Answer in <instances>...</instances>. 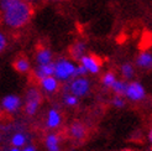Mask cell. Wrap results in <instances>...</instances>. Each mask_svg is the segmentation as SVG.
Listing matches in <instances>:
<instances>
[{"label":"cell","instance_id":"6da1fadb","mask_svg":"<svg viewBox=\"0 0 152 151\" xmlns=\"http://www.w3.org/2000/svg\"><path fill=\"white\" fill-rule=\"evenodd\" d=\"M0 7L5 25L11 29L25 26L32 16V6L26 0H1Z\"/></svg>","mask_w":152,"mask_h":151},{"label":"cell","instance_id":"7a4b0ae2","mask_svg":"<svg viewBox=\"0 0 152 151\" xmlns=\"http://www.w3.org/2000/svg\"><path fill=\"white\" fill-rule=\"evenodd\" d=\"M55 65V77L58 81H68L71 78H74V71H75V66L68 61L66 58H61L57 62L53 63Z\"/></svg>","mask_w":152,"mask_h":151},{"label":"cell","instance_id":"3957f363","mask_svg":"<svg viewBox=\"0 0 152 151\" xmlns=\"http://www.w3.org/2000/svg\"><path fill=\"white\" fill-rule=\"evenodd\" d=\"M42 100L41 93L36 88H31L27 90L26 94V103H25V113L27 115H35L37 109Z\"/></svg>","mask_w":152,"mask_h":151},{"label":"cell","instance_id":"277c9868","mask_svg":"<svg viewBox=\"0 0 152 151\" xmlns=\"http://www.w3.org/2000/svg\"><path fill=\"white\" fill-rule=\"evenodd\" d=\"M126 98L131 102H140L142 99H145L146 97V90L143 88V86L139 82H130L129 84H126L125 93Z\"/></svg>","mask_w":152,"mask_h":151},{"label":"cell","instance_id":"5b68a950","mask_svg":"<svg viewBox=\"0 0 152 151\" xmlns=\"http://www.w3.org/2000/svg\"><path fill=\"white\" fill-rule=\"evenodd\" d=\"M69 89H71V93L74 94L75 97H83L89 92L90 83L83 76L82 77H74V79L69 84Z\"/></svg>","mask_w":152,"mask_h":151},{"label":"cell","instance_id":"8992f818","mask_svg":"<svg viewBox=\"0 0 152 151\" xmlns=\"http://www.w3.org/2000/svg\"><path fill=\"white\" fill-rule=\"evenodd\" d=\"M67 134L69 135V138L77 140V141H82L87 138V134H88V130H87V126L80 123V122H74L69 125L67 130Z\"/></svg>","mask_w":152,"mask_h":151},{"label":"cell","instance_id":"52a82bcc","mask_svg":"<svg viewBox=\"0 0 152 151\" xmlns=\"http://www.w3.org/2000/svg\"><path fill=\"white\" fill-rule=\"evenodd\" d=\"M79 62L87 70V72L96 74V73H99V71H100L102 63H100L99 59H98L95 56H93V55H88V56L84 55L79 59Z\"/></svg>","mask_w":152,"mask_h":151},{"label":"cell","instance_id":"ba28073f","mask_svg":"<svg viewBox=\"0 0 152 151\" xmlns=\"http://www.w3.org/2000/svg\"><path fill=\"white\" fill-rule=\"evenodd\" d=\"M21 105V99L18 95H6L3 102H1V107L6 113H14L16 111Z\"/></svg>","mask_w":152,"mask_h":151},{"label":"cell","instance_id":"9c48e42d","mask_svg":"<svg viewBox=\"0 0 152 151\" xmlns=\"http://www.w3.org/2000/svg\"><path fill=\"white\" fill-rule=\"evenodd\" d=\"M40 84H41L42 89L47 93H56L59 88L58 79L56 77H53V76H47V77L41 78Z\"/></svg>","mask_w":152,"mask_h":151},{"label":"cell","instance_id":"30bf717a","mask_svg":"<svg viewBox=\"0 0 152 151\" xmlns=\"http://www.w3.org/2000/svg\"><path fill=\"white\" fill-rule=\"evenodd\" d=\"M62 123V117H61L59 111L56 109H51L48 110L47 119H46V125L48 129H56Z\"/></svg>","mask_w":152,"mask_h":151},{"label":"cell","instance_id":"8fae6325","mask_svg":"<svg viewBox=\"0 0 152 151\" xmlns=\"http://www.w3.org/2000/svg\"><path fill=\"white\" fill-rule=\"evenodd\" d=\"M53 72H55V65L50 62L46 65H39L34 73L37 79H41L43 77H47V76H53Z\"/></svg>","mask_w":152,"mask_h":151},{"label":"cell","instance_id":"7c38bea8","mask_svg":"<svg viewBox=\"0 0 152 151\" xmlns=\"http://www.w3.org/2000/svg\"><path fill=\"white\" fill-rule=\"evenodd\" d=\"M69 54L73 59L79 61V59L86 55V43L84 42H75L69 48Z\"/></svg>","mask_w":152,"mask_h":151},{"label":"cell","instance_id":"4fadbf2b","mask_svg":"<svg viewBox=\"0 0 152 151\" xmlns=\"http://www.w3.org/2000/svg\"><path fill=\"white\" fill-rule=\"evenodd\" d=\"M136 65H137L140 68L151 70L152 68V55L147 54V52H142V54L139 55L137 59H136Z\"/></svg>","mask_w":152,"mask_h":151},{"label":"cell","instance_id":"5bb4252c","mask_svg":"<svg viewBox=\"0 0 152 151\" xmlns=\"http://www.w3.org/2000/svg\"><path fill=\"white\" fill-rule=\"evenodd\" d=\"M45 145L48 151H61L59 149V138L56 134H48L45 139Z\"/></svg>","mask_w":152,"mask_h":151},{"label":"cell","instance_id":"9a60e30c","mask_svg":"<svg viewBox=\"0 0 152 151\" xmlns=\"http://www.w3.org/2000/svg\"><path fill=\"white\" fill-rule=\"evenodd\" d=\"M36 61L39 65H46L52 62V52L48 48H41L39 50L36 55Z\"/></svg>","mask_w":152,"mask_h":151},{"label":"cell","instance_id":"2e32d148","mask_svg":"<svg viewBox=\"0 0 152 151\" xmlns=\"http://www.w3.org/2000/svg\"><path fill=\"white\" fill-rule=\"evenodd\" d=\"M14 68L20 73H26L30 70V62L25 57H18L14 61Z\"/></svg>","mask_w":152,"mask_h":151},{"label":"cell","instance_id":"e0dca14e","mask_svg":"<svg viewBox=\"0 0 152 151\" xmlns=\"http://www.w3.org/2000/svg\"><path fill=\"white\" fill-rule=\"evenodd\" d=\"M120 71H121V76L125 78V79H131L134 76H135V70L132 65L130 63H125L120 67Z\"/></svg>","mask_w":152,"mask_h":151},{"label":"cell","instance_id":"ac0fdd59","mask_svg":"<svg viewBox=\"0 0 152 151\" xmlns=\"http://www.w3.org/2000/svg\"><path fill=\"white\" fill-rule=\"evenodd\" d=\"M11 144L15 147H21L26 144V136L22 133H16L11 138Z\"/></svg>","mask_w":152,"mask_h":151},{"label":"cell","instance_id":"d6986e66","mask_svg":"<svg viewBox=\"0 0 152 151\" xmlns=\"http://www.w3.org/2000/svg\"><path fill=\"white\" fill-rule=\"evenodd\" d=\"M110 89H113L114 92H115V94H120V95H123V94L125 93V89H126V82L115 79V82H114L113 84H111Z\"/></svg>","mask_w":152,"mask_h":151},{"label":"cell","instance_id":"ffe728a7","mask_svg":"<svg viewBox=\"0 0 152 151\" xmlns=\"http://www.w3.org/2000/svg\"><path fill=\"white\" fill-rule=\"evenodd\" d=\"M116 77H115V74H114L113 72H108V73H105L103 76V78H102V83H103V86L106 87V88H110L111 84L114 82H115Z\"/></svg>","mask_w":152,"mask_h":151},{"label":"cell","instance_id":"44dd1931","mask_svg":"<svg viewBox=\"0 0 152 151\" xmlns=\"http://www.w3.org/2000/svg\"><path fill=\"white\" fill-rule=\"evenodd\" d=\"M63 103L68 107H75L78 104V97H75L74 94H64Z\"/></svg>","mask_w":152,"mask_h":151},{"label":"cell","instance_id":"7402d4cb","mask_svg":"<svg viewBox=\"0 0 152 151\" xmlns=\"http://www.w3.org/2000/svg\"><path fill=\"white\" fill-rule=\"evenodd\" d=\"M113 105L114 107H116V108H124L125 107V99L123 98V95H120V94H116L115 97L113 98Z\"/></svg>","mask_w":152,"mask_h":151},{"label":"cell","instance_id":"603a6c76","mask_svg":"<svg viewBox=\"0 0 152 151\" xmlns=\"http://www.w3.org/2000/svg\"><path fill=\"white\" fill-rule=\"evenodd\" d=\"M87 74V70L83 67L82 65L75 66V71H74V77H82V76Z\"/></svg>","mask_w":152,"mask_h":151},{"label":"cell","instance_id":"cb8c5ba5","mask_svg":"<svg viewBox=\"0 0 152 151\" xmlns=\"http://www.w3.org/2000/svg\"><path fill=\"white\" fill-rule=\"evenodd\" d=\"M6 45H7V41H6V37L3 32H0V54L6 48Z\"/></svg>","mask_w":152,"mask_h":151},{"label":"cell","instance_id":"d4e9b609","mask_svg":"<svg viewBox=\"0 0 152 151\" xmlns=\"http://www.w3.org/2000/svg\"><path fill=\"white\" fill-rule=\"evenodd\" d=\"M22 151H36V147L34 145H28V146H25V149Z\"/></svg>","mask_w":152,"mask_h":151},{"label":"cell","instance_id":"484cf974","mask_svg":"<svg viewBox=\"0 0 152 151\" xmlns=\"http://www.w3.org/2000/svg\"><path fill=\"white\" fill-rule=\"evenodd\" d=\"M148 141H150V144L152 145V128H151L150 131H148Z\"/></svg>","mask_w":152,"mask_h":151},{"label":"cell","instance_id":"4316f807","mask_svg":"<svg viewBox=\"0 0 152 151\" xmlns=\"http://www.w3.org/2000/svg\"><path fill=\"white\" fill-rule=\"evenodd\" d=\"M10 151H21V150H20L19 147H15V146H14L12 149H10Z\"/></svg>","mask_w":152,"mask_h":151},{"label":"cell","instance_id":"83f0119b","mask_svg":"<svg viewBox=\"0 0 152 151\" xmlns=\"http://www.w3.org/2000/svg\"><path fill=\"white\" fill-rule=\"evenodd\" d=\"M50 1H66V0H50Z\"/></svg>","mask_w":152,"mask_h":151},{"label":"cell","instance_id":"f1b7e54d","mask_svg":"<svg viewBox=\"0 0 152 151\" xmlns=\"http://www.w3.org/2000/svg\"><path fill=\"white\" fill-rule=\"evenodd\" d=\"M26 1H35V0H26Z\"/></svg>","mask_w":152,"mask_h":151}]
</instances>
